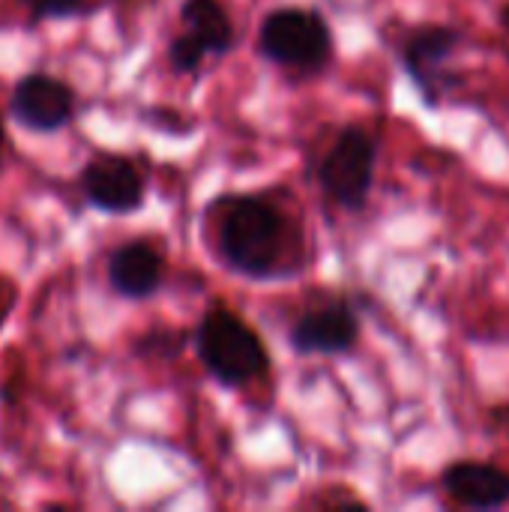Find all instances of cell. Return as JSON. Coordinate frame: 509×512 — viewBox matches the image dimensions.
I'll return each mask as SVG.
<instances>
[{
    "mask_svg": "<svg viewBox=\"0 0 509 512\" xmlns=\"http://www.w3.org/2000/svg\"><path fill=\"white\" fill-rule=\"evenodd\" d=\"M216 249L222 264L237 276L270 279L288 252V219L273 201L258 195L231 198L222 207Z\"/></svg>",
    "mask_w": 509,
    "mask_h": 512,
    "instance_id": "obj_1",
    "label": "cell"
},
{
    "mask_svg": "<svg viewBox=\"0 0 509 512\" xmlns=\"http://www.w3.org/2000/svg\"><path fill=\"white\" fill-rule=\"evenodd\" d=\"M192 345L207 375L228 390L255 384L270 369V354L261 336L225 306H213L210 312H204Z\"/></svg>",
    "mask_w": 509,
    "mask_h": 512,
    "instance_id": "obj_2",
    "label": "cell"
},
{
    "mask_svg": "<svg viewBox=\"0 0 509 512\" xmlns=\"http://www.w3.org/2000/svg\"><path fill=\"white\" fill-rule=\"evenodd\" d=\"M258 51L285 69H321L333 57V30L318 9L279 6L258 27Z\"/></svg>",
    "mask_w": 509,
    "mask_h": 512,
    "instance_id": "obj_3",
    "label": "cell"
},
{
    "mask_svg": "<svg viewBox=\"0 0 509 512\" xmlns=\"http://www.w3.org/2000/svg\"><path fill=\"white\" fill-rule=\"evenodd\" d=\"M462 42V30L450 24H420L402 39L399 63L426 108H441L447 93L459 84V75L450 72V66Z\"/></svg>",
    "mask_w": 509,
    "mask_h": 512,
    "instance_id": "obj_4",
    "label": "cell"
},
{
    "mask_svg": "<svg viewBox=\"0 0 509 512\" xmlns=\"http://www.w3.org/2000/svg\"><path fill=\"white\" fill-rule=\"evenodd\" d=\"M375 162V138L360 126H348L324 153L318 165V186L336 207L351 213L363 210L375 183Z\"/></svg>",
    "mask_w": 509,
    "mask_h": 512,
    "instance_id": "obj_5",
    "label": "cell"
},
{
    "mask_svg": "<svg viewBox=\"0 0 509 512\" xmlns=\"http://www.w3.org/2000/svg\"><path fill=\"white\" fill-rule=\"evenodd\" d=\"M81 195L87 204L108 216H129L144 207L141 171L117 153H96L78 174Z\"/></svg>",
    "mask_w": 509,
    "mask_h": 512,
    "instance_id": "obj_6",
    "label": "cell"
},
{
    "mask_svg": "<svg viewBox=\"0 0 509 512\" xmlns=\"http://www.w3.org/2000/svg\"><path fill=\"white\" fill-rule=\"evenodd\" d=\"M9 111L30 132H60L75 114V90L57 75L27 72L12 87Z\"/></svg>",
    "mask_w": 509,
    "mask_h": 512,
    "instance_id": "obj_7",
    "label": "cell"
},
{
    "mask_svg": "<svg viewBox=\"0 0 509 512\" xmlns=\"http://www.w3.org/2000/svg\"><path fill=\"white\" fill-rule=\"evenodd\" d=\"M360 339V318L357 312L339 300V303H324L318 309L303 312L294 327L288 330V342L297 354L312 357H336L348 354Z\"/></svg>",
    "mask_w": 509,
    "mask_h": 512,
    "instance_id": "obj_8",
    "label": "cell"
},
{
    "mask_svg": "<svg viewBox=\"0 0 509 512\" xmlns=\"http://www.w3.org/2000/svg\"><path fill=\"white\" fill-rule=\"evenodd\" d=\"M441 489L465 510H498L509 504V474L483 459H459L447 465Z\"/></svg>",
    "mask_w": 509,
    "mask_h": 512,
    "instance_id": "obj_9",
    "label": "cell"
},
{
    "mask_svg": "<svg viewBox=\"0 0 509 512\" xmlns=\"http://www.w3.org/2000/svg\"><path fill=\"white\" fill-rule=\"evenodd\" d=\"M165 279V261L147 240H129L108 258V285L123 300H150Z\"/></svg>",
    "mask_w": 509,
    "mask_h": 512,
    "instance_id": "obj_10",
    "label": "cell"
},
{
    "mask_svg": "<svg viewBox=\"0 0 509 512\" xmlns=\"http://www.w3.org/2000/svg\"><path fill=\"white\" fill-rule=\"evenodd\" d=\"M180 33L192 36L207 54H228L234 48V24L219 0H183Z\"/></svg>",
    "mask_w": 509,
    "mask_h": 512,
    "instance_id": "obj_11",
    "label": "cell"
},
{
    "mask_svg": "<svg viewBox=\"0 0 509 512\" xmlns=\"http://www.w3.org/2000/svg\"><path fill=\"white\" fill-rule=\"evenodd\" d=\"M204 57H207V51L186 33H177L168 42V66L177 75H198L201 66H204Z\"/></svg>",
    "mask_w": 509,
    "mask_h": 512,
    "instance_id": "obj_12",
    "label": "cell"
},
{
    "mask_svg": "<svg viewBox=\"0 0 509 512\" xmlns=\"http://www.w3.org/2000/svg\"><path fill=\"white\" fill-rule=\"evenodd\" d=\"M30 21H63L90 12V0H21Z\"/></svg>",
    "mask_w": 509,
    "mask_h": 512,
    "instance_id": "obj_13",
    "label": "cell"
},
{
    "mask_svg": "<svg viewBox=\"0 0 509 512\" xmlns=\"http://www.w3.org/2000/svg\"><path fill=\"white\" fill-rule=\"evenodd\" d=\"M501 18H504V24H507V30H509V3L504 6V12H501Z\"/></svg>",
    "mask_w": 509,
    "mask_h": 512,
    "instance_id": "obj_14",
    "label": "cell"
},
{
    "mask_svg": "<svg viewBox=\"0 0 509 512\" xmlns=\"http://www.w3.org/2000/svg\"><path fill=\"white\" fill-rule=\"evenodd\" d=\"M0 147H3V123H0Z\"/></svg>",
    "mask_w": 509,
    "mask_h": 512,
    "instance_id": "obj_15",
    "label": "cell"
}]
</instances>
